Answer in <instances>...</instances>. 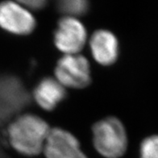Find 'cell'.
I'll return each instance as SVG.
<instances>
[{
  "label": "cell",
  "instance_id": "1",
  "mask_svg": "<svg viewBox=\"0 0 158 158\" xmlns=\"http://www.w3.org/2000/svg\"><path fill=\"white\" fill-rule=\"evenodd\" d=\"M51 128L43 118L26 114L17 118L8 127L12 148L25 156H36L44 150Z\"/></svg>",
  "mask_w": 158,
  "mask_h": 158
},
{
  "label": "cell",
  "instance_id": "11",
  "mask_svg": "<svg viewBox=\"0 0 158 158\" xmlns=\"http://www.w3.org/2000/svg\"><path fill=\"white\" fill-rule=\"evenodd\" d=\"M24 7L27 9H31V10H40L43 7H44L46 4V2L44 0H32V1H22L19 2Z\"/></svg>",
  "mask_w": 158,
  "mask_h": 158
},
{
  "label": "cell",
  "instance_id": "7",
  "mask_svg": "<svg viewBox=\"0 0 158 158\" xmlns=\"http://www.w3.org/2000/svg\"><path fill=\"white\" fill-rule=\"evenodd\" d=\"M89 47L94 60L102 65H110L118 58V40L110 31H96L90 38Z\"/></svg>",
  "mask_w": 158,
  "mask_h": 158
},
{
  "label": "cell",
  "instance_id": "5",
  "mask_svg": "<svg viewBox=\"0 0 158 158\" xmlns=\"http://www.w3.org/2000/svg\"><path fill=\"white\" fill-rule=\"evenodd\" d=\"M0 27L15 35H27L35 27V18L20 2L0 3Z\"/></svg>",
  "mask_w": 158,
  "mask_h": 158
},
{
  "label": "cell",
  "instance_id": "4",
  "mask_svg": "<svg viewBox=\"0 0 158 158\" xmlns=\"http://www.w3.org/2000/svg\"><path fill=\"white\" fill-rule=\"evenodd\" d=\"M86 41V31L76 18L65 16L59 21L54 33L55 45L65 54H78Z\"/></svg>",
  "mask_w": 158,
  "mask_h": 158
},
{
  "label": "cell",
  "instance_id": "9",
  "mask_svg": "<svg viewBox=\"0 0 158 158\" xmlns=\"http://www.w3.org/2000/svg\"><path fill=\"white\" fill-rule=\"evenodd\" d=\"M58 8L66 16L75 18L85 15L87 12L89 5L84 0H64L58 2Z\"/></svg>",
  "mask_w": 158,
  "mask_h": 158
},
{
  "label": "cell",
  "instance_id": "2",
  "mask_svg": "<svg viewBox=\"0 0 158 158\" xmlns=\"http://www.w3.org/2000/svg\"><path fill=\"white\" fill-rule=\"evenodd\" d=\"M93 142L95 149L102 156L119 158L127 149V133L118 118L108 117L94 125Z\"/></svg>",
  "mask_w": 158,
  "mask_h": 158
},
{
  "label": "cell",
  "instance_id": "8",
  "mask_svg": "<svg viewBox=\"0 0 158 158\" xmlns=\"http://www.w3.org/2000/svg\"><path fill=\"white\" fill-rule=\"evenodd\" d=\"M34 98L40 107L52 110L66 97V90L56 78L46 77L34 89Z\"/></svg>",
  "mask_w": 158,
  "mask_h": 158
},
{
  "label": "cell",
  "instance_id": "10",
  "mask_svg": "<svg viewBox=\"0 0 158 158\" xmlns=\"http://www.w3.org/2000/svg\"><path fill=\"white\" fill-rule=\"evenodd\" d=\"M140 158H158V135L146 138L142 142Z\"/></svg>",
  "mask_w": 158,
  "mask_h": 158
},
{
  "label": "cell",
  "instance_id": "3",
  "mask_svg": "<svg viewBox=\"0 0 158 158\" xmlns=\"http://www.w3.org/2000/svg\"><path fill=\"white\" fill-rule=\"evenodd\" d=\"M56 79L64 87L81 89L91 82L88 60L79 54H65L56 64Z\"/></svg>",
  "mask_w": 158,
  "mask_h": 158
},
{
  "label": "cell",
  "instance_id": "6",
  "mask_svg": "<svg viewBox=\"0 0 158 158\" xmlns=\"http://www.w3.org/2000/svg\"><path fill=\"white\" fill-rule=\"evenodd\" d=\"M43 152L46 158H87L74 135L61 128L50 130Z\"/></svg>",
  "mask_w": 158,
  "mask_h": 158
}]
</instances>
